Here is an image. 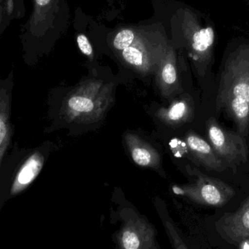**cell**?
<instances>
[{
    "instance_id": "obj_11",
    "label": "cell",
    "mask_w": 249,
    "mask_h": 249,
    "mask_svg": "<svg viewBox=\"0 0 249 249\" xmlns=\"http://www.w3.org/2000/svg\"><path fill=\"white\" fill-rule=\"evenodd\" d=\"M136 36L135 29H124L115 35L114 46L118 51H124L131 46Z\"/></svg>"
},
{
    "instance_id": "obj_4",
    "label": "cell",
    "mask_w": 249,
    "mask_h": 249,
    "mask_svg": "<svg viewBox=\"0 0 249 249\" xmlns=\"http://www.w3.org/2000/svg\"><path fill=\"white\" fill-rule=\"evenodd\" d=\"M172 191L196 203L210 206H224L235 196L233 189L228 184L203 174H199L192 184L174 186Z\"/></svg>"
},
{
    "instance_id": "obj_13",
    "label": "cell",
    "mask_w": 249,
    "mask_h": 249,
    "mask_svg": "<svg viewBox=\"0 0 249 249\" xmlns=\"http://www.w3.org/2000/svg\"><path fill=\"white\" fill-rule=\"evenodd\" d=\"M69 107L73 111L77 112H90L93 110V102L84 96H73L68 102Z\"/></svg>"
},
{
    "instance_id": "obj_5",
    "label": "cell",
    "mask_w": 249,
    "mask_h": 249,
    "mask_svg": "<svg viewBox=\"0 0 249 249\" xmlns=\"http://www.w3.org/2000/svg\"><path fill=\"white\" fill-rule=\"evenodd\" d=\"M186 144L193 156L210 171H222L226 169V162L216 153L209 142L194 133H188L185 138Z\"/></svg>"
},
{
    "instance_id": "obj_3",
    "label": "cell",
    "mask_w": 249,
    "mask_h": 249,
    "mask_svg": "<svg viewBox=\"0 0 249 249\" xmlns=\"http://www.w3.org/2000/svg\"><path fill=\"white\" fill-rule=\"evenodd\" d=\"M206 132L209 143L227 165L235 167L247 162L248 146L245 137L238 132L224 128L213 118L206 122Z\"/></svg>"
},
{
    "instance_id": "obj_12",
    "label": "cell",
    "mask_w": 249,
    "mask_h": 249,
    "mask_svg": "<svg viewBox=\"0 0 249 249\" xmlns=\"http://www.w3.org/2000/svg\"><path fill=\"white\" fill-rule=\"evenodd\" d=\"M54 4V0H35V10L32 15V23H35L45 20Z\"/></svg>"
},
{
    "instance_id": "obj_7",
    "label": "cell",
    "mask_w": 249,
    "mask_h": 249,
    "mask_svg": "<svg viewBox=\"0 0 249 249\" xmlns=\"http://www.w3.org/2000/svg\"><path fill=\"white\" fill-rule=\"evenodd\" d=\"M159 75L162 90L167 96L181 90L182 91L178 77L176 54L172 47H168L166 54L162 59Z\"/></svg>"
},
{
    "instance_id": "obj_8",
    "label": "cell",
    "mask_w": 249,
    "mask_h": 249,
    "mask_svg": "<svg viewBox=\"0 0 249 249\" xmlns=\"http://www.w3.org/2000/svg\"><path fill=\"white\" fill-rule=\"evenodd\" d=\"M194 106L190 95L182 96L174 101L169 107L160 112V116L169 124L173 125L190 122L194 116Z\"/></svg>"
},
{
    "instance_id": "obj_1",
    "label": "cell",
    "mask_w": 249,
    "mask_h": 249,
    "mask_svg": "<svg viewBox=\"0 0 249 249\" xmlns=\"http://www.w3.org/2000/svg\"><path fill=\"white\" fill-rule=\"evenodd\" d=\"M217 112H225L244 137L249 130V45H241L228 57L216 96Z\"/></svg>"
},
{
    "instance_id": "obj_16",
    "label": "cell",
    "mask_w": 249,
    "mask_h": 249,
    "mask_svg": "<svg viewBox=\"0 0 249 249\" xmlns=\"http://www.w3.org/2000/svg\"><path fill=\"white\" fill-rule=\"evenodd\" d=\"M166 227L169 232L170 236L172 240V245L175 249H190L187 247L186 243L183 240L182 237H181L178 233L175 227L173 224L170 222L169 221L166 222Z\"/></svg>"
},
{
    "instance_id": "obj_2",
    "label": "cell",
    "mask_w": 249,
    "mask_h": 249,
    "mask_svg": "<svg viewBox=\"0 0 249 249\" xmlns=\"http://www.w3.org/2000/svg\"><path fill=\"white\" fill-rule=\"evenodd\" d=\"M181 29L189 55L200 77L206 75L213 58L215 32L211 26H203L190 9L183 11Z\"/></svg>"
},
{
    "instance_id": "obj_18",
    "label": "cell",
    "mask_w": 249,
    "mask_h": 249,
    "mask_svg": "<svg viewBox=\"0 0 249 249\" xmlns=\"http://www.w3.org/2000/svg\"><path fill=\"white\" fill-rule=\"evenodd\" d=\"M77 42L79 49L83 54L88 56H92L93 54V48L86 35H79L77 37Z\"/></svg>"
},
{
    "instance_id": "obj_17",
    "label": "cell",
    "mask_w": 249,
    "mask_h": 249,
    "mask_svg": "<svg viewBox=\"0 0 249 249\" xmlns=\"http://www.w3.org/2000/svg\"><path fill=\"white\" fill-rule=\"evenodd\" d=\"M123 245L125 249H138L140 247V241L137 235L134 232H124L122 237Z\"/></svg>"
},
{
    "instance_id": "obj_19",
    "label": "cell",
    "mask_w": 249,
    "mask_h": 249,
    "mask_svg": "<svg viewBox=\"0 0 249 249\" xmlns=\"http://www.w3.org/2000/svg\"><path fill=\"white\" fill-rule=\"evenodd\" d=\"M240 249H249V238L243 240L239 243Z\"/></svg>"
},
{
    "instance_id": "obj_15",
    "label": "cell",
    "mask_w": 249,
    "mask_h": 249,
    "mask_svg": "<svg viewBox=\"0 0 249 249\" xmlns=\"http://www.w3.org/2000/svg\"><path fill=\"white\" fill-rule=\"evenodd\" d=\"M7 114L1 110L0 117V144H1V160L2 159L4 149L8 143V125Z\"/></svg>"
},
{
    "instance_id": "obj_9",
    "label": "cell",
    "mask_w": 249,
    "mask_h": 249,
    "mask_svg": "<svg viewBox=\"0 0 249 249\" xmlns=\"http://www.w3.org/2000/svg\"><path fill=\"white\" fill-rule=\"evenodd\" d=\"M43 163V158L39 153L34 154L26 161L16 176L13 186V193H16L29 185L39 174Z\"/></svg>"
},
{
    "instance_id": "obj_14",
    "label": "cell",
    "mask_w": 249,
    "mask_h": 249,
    "mask_svg": "<svg viewBox=\"0 0 249 249\" xmlns=\"http://www.w3.org/2000/svg\"><path fill=\"white\" fill-rule=\"evenodd\" d=\"M122 56L127 63L136 67H142L145 62L143 55L133 44L122 51Z\"/></svg>"
},
{
    "instance_id": "obj_6",
    "label": "cell",
    "mask_w": 249,
    "mask_h": 249,
    "mask_svg": "<svg viewBox=\"0 0 249 249\" xmlns=\"http://www.w3.org/2000/svg\"><path fill=\"white\" fill-rule=\"evenodd\" d=\"M221 227L225 235L240 243L249 238V197L238 211L222 219Z\"/></svg>"
},
{
    "instance_id": "obj_10",
    "label": "cell",
    "mask_w": 249,
    "mask_h": 249,
    "mask_svg": "<svg viewBox=\"0 0 249 249\" xmlns=\"http://www.w3.org/2000/svg\"><path fill=\"white\" fill-rule=\"evenodd\" d=\"M132 157L133 160L140 166L155 165L159 160L157 154L149 148H136L132 152Z\"/></svg>"
}]
</instances>
